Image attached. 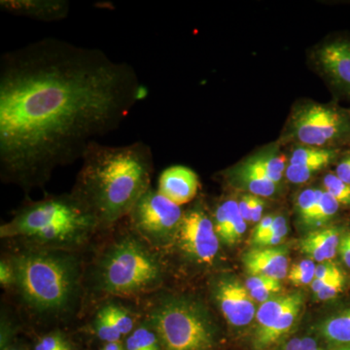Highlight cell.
I'll use <instances>...</instances> for the list:
<instances>
[{
    "label": "cell",
    "mask_w": 350,
    "mask_h": 350,
    "mask_svg": "<svg viewBox=\"0 0 350 350\" xmlns=\"http://www.w3.org/2000/svg\"><path fill=\"white\" fill-rule=\"evenodd\" d=\"M146 90L131 64L46 38L0 57V177L25 193L117 130Z\"/></svg>",
    "instance_id": "6da1fadb"
},
{
    "label": "cell",
    "mask_w": 350,
    "mask_h": 350,
    "mask_svg": "<svg viewBox=\"0 0 350 350\" xmlns=\"http://www.w3.org/2000/svg\"><path fill=\"white\" fill-rule=\"evenodd\" d=\"M81 160L70 193L96 217L101 232L110 231L151 188L153 152L142 142L125 146L94 142Z\"/></svg>",
    "instance_id": "7a4b0ae2"
},
{
    "label": "cell",
    "mask_w": 350,
    "mask_h": 350,
    "mask_svg": "<svg viewBox=\"0 0 350 350\" xmlns=\"http://www.w3.org/2000/svg\"><path fill=\"white\" fill-rule=\"evenodd\" d=\"M8 256L15 271L13 291L21 308L38 323L68 322L85 292L81 253L16 244Z\"/></svg>",
    "instance_id": "3957f363"
},
{
    "label": "cell",
    "mask_w": 350,
    "mask_h": 350,
    "mask_svg": "<svg viewBox=\"0 0 350 350\" xmlns=\"http://www.w3.org/2000/svg\"><path fill=\"white\" fill-rule=\"evenodd\" d=\"M100 232L98 220L71 193L29 200L0 227L3 241L76 253H81Z\"/></svg>",
    "instance_id": "277c9868"
},
{
    "label": "cell",
    "mask_w": 350,
    "mask_h": 350,
    "mask_svg": "<svg viewBox=\"0 0 350 350\" xmlns=\"http://www.w3.org/2000/svg\"><path fill=\"white\" fill-rule=\"evenodd\" d=\"M162 253L130 227L105 244L85 269V291L101 298H138L153 295L165 278Z\"/></svg>",
    "instance_id": "5b68a950"
},
{
    "label": "cell",
    "mask_w": 350,
    "mask_h": 350,
    "mask_svg": "<svg viewBox=\"0 0 350 350\" xmlns=\"http://www.w3.org/2000/svg\"><path fill=\"white\" fill-rule=\"evenodd\" d=\"M142 317L153 328L162 350H213L216 330L206 306L196 299L160 295L149 299Z\"/></svg>",
    "instance_id": "8992f818"
},
{
    "label": "cell",
    "mask_w": 350,
    "mask_h": 350,
    "mask_svg": "<svg viewBox=\"0 0 350 350\" xmlns=\"http://www.w3.org/2000/svg\"><path fill=\"white\" fill-rule=\"evenodd\" d=\"M289 135L305 146L335 148L350 144V110L306 103L294 110Z\"/></svg>",
    "instance_id": "52a82bcc"
},
{
    "label": "cell",
    "mask_w": 350,
    "mask_h": 350,
    "mask_svg": "<svg viewBox=\"0 0 350 350\" xmlns=\"http://www.w3.org/2000/svg\"><path fill=\"white\" fill-rule=\"evenodd\" d=\"M181 206L150 188L129 214V227L154 250L169 247L183 217Z\"/></svg>",
    "instance_id": "ba28073f"
},
{
    "label": "cell",
    "mask_w": 350,
    "mask_h": 350,
    "mask_svg": "<svg viewBox=\"0 0 350 350\" xmlns=\"http://www.w3.org/2000/svg\"><path fill=\"white\" fill-rule=\"evenodd\" d=\"M167 248L198 268L213 266L220 250V241L213 218L204 207L196 206L184 211L178 231Z\"/></svg>",
    "instance_id": "9c48e42d"
},
{
    "label": "cell",
    "mask_w": 350,
    "mask_h": 350,
    "mask_svg": "<svg viewBox=\"0 0 350 350\" xmlns=\"http://www.w3.org/2000/svg\"><path fill=\"white\" fill-rule=\"evenodd\" d=\"M142 313L137 314L130 306L115 298L105 301L94 312L91 322L92 333L101 342H121L135 330Z\"/></svg>",
    "instance_id": "30bf717a"
},
{
    "label": "cell",
    "mask_w": 350,
    "mask_h": 350,
    "mask_svg": "<svg viewBox=\"0 0 350 350\" xmlns=\"http://www.w3.org/2000/svg\"><path fill=\"white\" fill-rule=\"evenodd\" d=\"M213 285L214 300L226 321L234 327L250 325L257 312L246 287L229 278H220Z\"/></svg>",
    "instance_id": "8fae6325"
},
{
    "label": "cell",
    "mask_w": 350,
    "mask_h": 350,
    "mask_svg": "<svg viewBox=\"0 0 350 350\" xmlns=\"http://www.w3.org/2000/svg\"><path fill=\"white\" fill-rule=\"evenodd\" d=\"M317 61L334 88L350 98V41L338 38L323 44Z\"/></svg>",
    "instance_id": "7c38bea8"
},
{
    "label": "cell",
    "mask_w": 350,
    "mask_h": 350,
    "mask_svg": "<svg viewBox=\"0 0 350 350\" xmlns=\"http://www.w3.org/2000/svg\"><path fill=\"white\" fill-rule=\"evenodd\" d=\"M338 152V149L335 148L300 145L292 152L285 175L291 183H305L313 175L335 162Z\"/></svg>",
    "instance_id": "4fadbf2b"
},
{
    "label": "cell",
    "mask_w": 350,
    "mask_h": 350,
    "mask_svg": "<svg viewBox=\"0 0 350 350\" xmlns=\"http://www.w3.org/2000/svg\"><path fill=\"white\" fill-rule=\"evenodd\" d=\"M199 186L198 174L184 165L167 167L159 177V192L180 206L195 199Z\"/></svg>",
    "instance_id": "5bb4252c"
},
{
    "label": "cell",
    "mask_w": 350,
    "mask_h": 350,
    "mask_svg": "<svg viewBox=\"0 0 350 350\" xmlns=\"http://www.w3.org/2000/svg\"><path fill=\"white\" fill-rule=\"evenodd\" d=\"M0 8L5 13L41 22H57L68 18V0H1Z\"/></svg>",
    "instance_id": "9a60e30c"
},
{
    "label": "cell",
    "mask_w": 350,
    "mask_h": 350,
    "mask_svg": "<svg viewBox=\"0 0 350 350\" xmlns=\"http://www.w3.org/2000/svg\"><path fill=\"white\" fill-rule=\"evenodd\" d=\"M243 262L250 275L282 280L288 275L289 259L285 248L257 247L244 253Z\"/></svg>",
    "instance_id": "2e32d148"
},
{
    "label": "cell",
    "mask_w": 350,
    "mask_h": 350,
    "mask_svg": "<svg viewBox=\"0 0 350 350\" xmlns=\"http://www.w3.org/2000/svg\"><path fill=\"white\" fill-rule=\"evenodd\" d=\"M213 221L219 241L228 246L238 243L247 227L239 213V202L234 200L220 202L214 211Z\"/></svg>",
    "instance_id": "e0dca14e"
},
{
    "label": "cell",
    "mask_w": 350,
    "mask_h": 350,
    "mask_svg": "<svg viewBox=\"0 0 350 350\" xmlns=\"http://www.w3.org/2000/svg\"><path fill=\"white\" fill-rule=\"evenodd\" d=\"M234 169L280 184L286 172V159L278 148L258 152Z\"/></svg>",
    "instance_id": "ac0fdd59"
},
{
    "label": "cell",
    "mask_w": 350,
    "mask_h": 350,
    "mask_svg": "<svg viewBox=\"0 0 350 350\" xmlns=\"http://www.w3.org/2000/svg\"><path fill=\"white\" fill-rule=\"evenodd\" d=\"M340 239V230L338 227L312 232L301 239V251L313 262L330 261L338 252Z\"/></svg>",
    "instance_id": "d6986e66"
},
{
    "label": "cell",
    "mask_w": 350,
    "mask_h": 350,
    "mask_svg": "<svg viewBox=\"0 0 350 350\" xmlns=\"http://www.w3.org/2000/svg\"><path fill=\"white\" fill-rule=\"evenodd\" d=\"M304 296L296 293L293 301L290 304L282 314L266 330L255 335V347L260 350L269 349L282 340L293 328L301 308H303Z\"/></svg>",
    "instance_id": "ffe728a7"
},
{
    "label": "cell",
    "mask_w": 350,
    "mask_h": 350,
    "mask_svg": "<svg viewBox=\"0 0 350 350\" xmlns=\"http://www.w3.org/2000/svg\"><path fill=\"white\" fill-rule=\"evenodd\" d=\"M320 333L332 344H350V308L325 320L320 326Z\"/></svg>",
    "instance_id": "44dd1931"
},
{
    "label": "cell",
    "mask_w": 350,
    "mask_h": 350,
    "mask_svg": "<svg viewBox=\"0 0 350 350\" xmlns=\"http://www.w3.org/2000/svg\"><path fill=\"white\" fill-rule=\"evenodd\" d=\"M126 350H162L156 332L144 317H140L135 330L124 340Z\"/></svg>",
    "instance_id": "7402d4cb"
},
{
    "label": "cell",
    "mask_w": 350,
    "mask_h": 350,
    "mask_svg": "<svg viewBox=\"0 0 350 350\" xmlns=\"http://www.w3.org/2000/svg\"><path fill=\"white\" fill-rule=\"evenodd\" d=\"M296 293L280 296L262 303L256 312V334L266 330L293 301Z\"/></svg>",
    "instance_id": "603a6c76"
},
{
    "label": "cell",
    "mask_w": 350,
    "mask_h": 350,
    "mask_svg": "<svg viewBox=\"0 0 350 350\" xmlns=\"http://www.w3.org/2000/svg\"><path fill=\"white\" fill-rule=\"evenodd\" d=\"M229 176L232 177L237 183L239 182V185L247 189L251 195L261 198L271 197V196L275 195L278 186V184L275 182L246 174V172H241L234 167L230 172Z\"/></svg>",
    "instance_id": "cb8c5ba5"
},
{
    "label": "cell",
    "mask_w": 350,
    "mask_h": 350,
    "mask_svg": "<svg viewBox=\"0 0 350 350\" xmlns=\"http://www.w3.org/2000/svg\"><path fill=\"white\" fill-rule=\"evenodd\" d=\"M322 191L323 190L321 189H306L297 198V213L303 224L308 227H312L313 217L317 213Z\"/></svg>",
    "instance_id": "d4e9b609"
},
{
    "label": "cell",
    "mask_w": 350,
    "mask_h": 350,
    "mask_svg": "<svg viewBox=\"0 0 350 350\" xmlns=\"http://www.w3.org/2000/svg\"><path fill=\"white\" fill-rule=\"evenodd\" d=\"M32 350H75V345L68 334L55 329L39 336Z\"/></svg>",
    "instance_id": "484cf974"
},
{
    "label": "cell",
    "mask_w": 350,
    "mask_h": 350,
    "mask_svg": "<svg viewBox=\"0 0 350 350\" xmlns=\"http://www.w3.org/2000/svg\"><path fill=\"white\" fill-rule=\"evenodd\" d=\"M338 209H340V204L337 200L329 195L325 190L322 191L319 206L313 217L312 227H320L326 224L332 218L335 217Z\"/></svg>",
    "instance_id": "4316f807"
},
{
    "label": "cell",
    "mask_w": 350,
    "mask_h": 350,
    "mask_svg": "<svg viewBox=\"0 0 350 350\" xmlns=\"http://www.w3.org/2000/svg\"><path fill=\"white\" fill-rule=\"evenodd\" d=\"M323 186L324 190L337 200L340 206L350 207V185L340 180L335 172L326 174Z\"/></svg>",
    "instance_id": "83f0119b"
},
{
    "label": "cell",
    "mask_w": 350,
    "mask_h": 350,
    "mask_svg": "<svg viewBox=\"0 0 350 350\" xmlns=\"http://www.w3.org/2000/svg\"><path fill=\"white\" fill-rule=\"evenodd\" d=\"M315 269H317V266L312 260H303L292 267L291 269L288 271V280L296 286H306V285L312 284L315 278Z\"/></svg>",
    "instance_id": "f1b7e54d"
},
{
    "label": "cell",
    "mask_w": 350,
    "mask_h": 350,
    "mask_svg": "<svg viewBox=\"0 0 350 350\" xmlns=\"http://www.w3.org/2000/svg\"><path fill=\"white\" fill-rule=\"evenodd\" d=\"M280 291H282L280 280H273H273H269V282H267L262 286L251 290L250 294L253 300L262 304L265 301L271 300V297L273 295L280 293Z\"/></svg>",
    "instance_id": "f546056e"
},
{
    "label": "cell",
    "mask_w": 350,
    "mask_h": 350,
    "mask_svg": "<svg viewBox=\"0 0 350 350\" xmlns=\"http://www.w3.org/2000/svg\"><path fill=\"white\" fill-rule=\"evenodd\" d=\"M15 284V271L12 262L7 255H4L0 261V285L3 289L12 290Z\"/></svg>",
    "instance_id": "4dcf8cb0"
},
{
    "label": "cell",
    "mask_w": 350,
    "mask_h": 350,
    "mask_svg": "<svg viewBox=\"0 0 350 350\" xmlns=\"http://www.w3.org/2000/svg\"><path fill=\"white\" fill-rule=\"evenodd\" d=\"M280 350H322L319 342L310 337L293 338L288 340Z\"/></svg>",
    "instance_id": "1f68e13d"
},
{
    "label": "cell",
    "mask_w": 350,
    "mask_h": 350,
    "mask_svg": "<svg viewBox=\"0 0 350 350\" xmlns=\"http://www.w3.org/2000/svg\"><path fill=\"white\" fill-rule=\"evenodd\" d=\"M345 282L344 276V278H338V280H335V282L330 283V284L324 287L323 289L320 290L319 293L315 294L317 295V299L321 301H327L335 298V297H337L338 295L342 291V289H344Z\"/></svg>",
    "instance_id": "d6a6232c"
},
{
    "label": "cell",
    "mask_w": 350,
    "mask_h": 350,
    "mask_svg": "<svg viewBox=\"0 0 350 350\" xmlns=\"http://www.w3.org/2000/svg\"><path fill=\"white\" fill-rule=\"evenodd\" d=\"M342 273H344L340 271L337 265L330 262H320L315 269V278H331V276L342 275Z\"/></svg>",
    "instance_id": "836d02e7"
},
{
    "label": "cell",
    "mask_w": 350,
    "mask_h": 350,
    "mask_svg": "<svg viewBox=\"0 0 350 350\" xmlns=\"http://www.w3.org/2000/svg\"><path fill=\"white\" fill-rule=\"evenodd\" d=\"M275 217V215H271H271H267L262 217V220L258 223L256 227H255L254 232H253L252 238H251L253 244L256 243V241H259L260 239H262V237L267 234L271 224H273Z\"/></svg>",
    "instance_id": "e575fe53"
},
{
    "label": "cell",
    "mask_w": 350,
    "mask_h": 350,
    "mask_svg": "<svg viewBox=\"0 0 350 350\" xmlns=\"http://www.w3.org/2000/svg\"><path fill=\"white\" fill-rule=\"evenodd\" d=\"M335 174L340 180L350 185V152L344 158L340 159L336 167Z\"/></svg>",
    "instance_id": "d590c367"
},
{
    "label": "cell",
    "mask_w": 350,
    "mask_h": 350,
    "mask_svg": "<svg viewBox=\"0 0 350 350\" xmlns=\"http://www.w3.org/2000/svg\"><path fill=\"white\" fill-rule=\"evenodd\" d=\"M265 209V202L261 197L253 195L252 207H251V223H258L262 220Z\"/></svg>",
    "instance_id": "8d00e7d4"
},
{
    "label": "cell",
    "mask_w": 350,
    "mask_h": 350,
    "mask_svg": "<svg viewBox=\"0 0 350 350\" xmlns=\"http://www.w3.org/2000/svg\"><path fill=\"white\" fill-rule=\"evenodd\" d=\"M338 253L342 262L347 268L350 269V231L342 237L338 246Z\"/></svg>",
    "instance_id": "74e56055"
},
{
    "label": "cell",
    "mask_w": 350,
    "mask_h": 350,
    "mask_svg": "<svg viewBox=\"0 0 350 350\" xmlns=\"http://www.w3.org/2000/svg\"><path fill=\"white\" fill-rule=\"evenodd\" d=\"M253 195H245L239 202V213L246 223L251 222V207H252Z\"/></svg>",
    "instance_id": "f35d334b"
},
{
    "label": "cell",
    "mask_w": 350,
    "mask_h": 350,
    "mask_svg": "<svg viewBox=\"0 0 350 350\" xmlns=\"http://www.w3.org/2000/svg\"><path fill=\"white\" fill-rule=\"evenodd\" d=\"M103 350H126L124 342H107L105 344L103 347Z\"/></svg>",
    "instance_id": "ab89813d"
},
{
    "label": "cell",
    "mask_w": 350,
    "mask_h": 350,
    "mask_svg": "<svg viewBox=\"0 0 350 350\" xmlns=\"http://www.w3.org/2000/svg\"><path fill=\"white\" fill-rule=\"evenodd\" d=\"M3 350H29L27 347H25L22 342H20L19 338L15 340V342H12L9 347H7L5 349Z\"/></svg>",
    "instance_id": "60d3db41"
},
{
    "label": "cell",
    "mask_w": 350,
    "mask_h": 350,
    "mask_svg": "<svg viewBox=\"0 0 350 350\" xmlns=\"http://www.w3.org/2000/svg\"><path fill=\"white\" fill-rule=\"evenodd\" d=\"M333 350H350V344L338 345V347Z\"/></svg>",
    "instance_id": "b9f144b4"
},
{
    "label": "cell",
    "mask_w": 350,
    "mask_h": 350,
    "mask_svg": "<svg viewBox=\"0 0 350 350\" xmlns=\"http://www.w3.org/2000/svg\"><path fill=\"white\" fill-rule=\"evenodd\" d=\"M100 350H103V349H100Z\"/></svg>",
    "instance_id": "7bdbcfd3"
}]
</instances>
